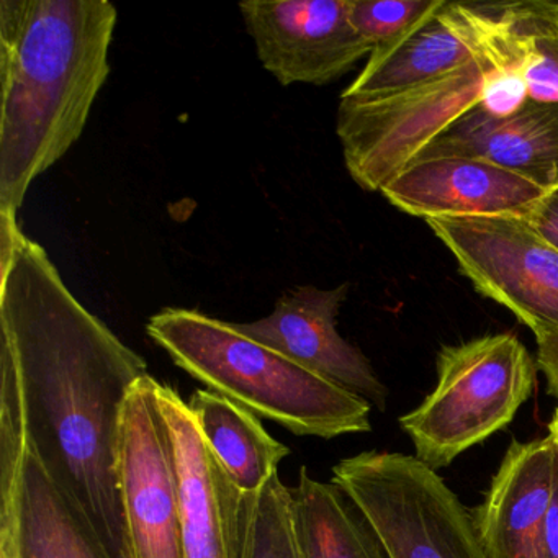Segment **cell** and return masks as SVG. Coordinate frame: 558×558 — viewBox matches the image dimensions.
I'll list each match as a JSON object with an SVG mask.
<instances>
[{"label": "cell", "mask_w": 558, "mask_h": 558, "mask_svg": "<svg viewBox=\"0 0 558 558\" xmlns=\"http://www.w3.org/2000/svg\"><path fill=\"white\" fill-rule=\"evenodd\" d=\"M0 374L17 385L27 442L113 558L126 555L117 457L145 359L71 293L17 214L0 210Z\"/></svg>", "instance_id": "1"}, {"label": "cell", "mask_w": 558, "mask_h": 558, "mask_svg": "<svg viewBox=\"0 0 558 558\" xmlns=\"http://www.w3.org/2000/svg\"><path fill=\"white\" fill-rule=\"evenodd\" d=\"M117 22L107 0L0 2V210L17 214L32 182L83 135Z\"/></svg>", "instance_id": "2"}, {"label": "cell", "mask_w": 558, "mask_h": 558, "mask_svg": "<svg viewBox=\"0 0 558 558\" xmlns=\"http://www.w3.org/2000/svg\"><path fill=\"white\" fill-rule=\"evenodd\" d=\"M178 367L257 417L295 436L335 439L372 429V404L354 391L197 310L166 308L146 325Z\"/></svg>", "instance_id": "3"}, {"label": "cell", "mask_w": 558, "mask_h": 558, "mask_svg": "<svg viewBox=\"0 0 558 558\" xmlns=\"http://www.w3.org/2000/svg\"><path fill=\"white\" fill-rule=\"evenodd\" d=\"M537 368L527 348L509 332L444 345L433 393L400 417L414 457L429 469H444L505 429L534 391Z\"/></svg>", "instance_id": "4"}, {"label": "cell", "mask_w": 558, "mask_h": 558, "mask_svg": "<svg viewBox=\"0 0 558 558\" xmlns=\"http://www.w3.org/2000/svg\"><path fill=\"white\" fill-rule=\"evenodd\" d=\"M509 54L501 28L488 53L450 76L380 99H341L336 132L352 181L364 191L381 192L440 133L478 106L486 76Z\"/></svg>", "instance_id": "5"}, {"label": "cell", "mask_w": 558, "mask_h": 558, "mask_svg": "<svg viewBox=\"0 0 558 558\" xmlns=\"http://www.w3.org/2000/svg\"><path fill=\"white\" fill-rule=\"evenodd\" d=\"M390 558H488L472 511L416 457L368 450L332 466Z\"/></svg>", "instance_id": "6"}, {"label": "cell", "mask_w": 558, "mask_h": 558, "mask_svg": "<svg viewBox=\"0 0 558 558\" xmlns=\"http://www.w3.org/2000/svg\"><path fill=\"white\" fill-rule=\"evenodd\" d=\"M476 292L508 308L535 339L558 332V250L521 217L426 218Z\"/></svg>", "instance_id": "7"}, {"label": "cell", "mask_w": 558, "mask_h": 558, "mask_svg": "<svg viewBox=\"0 0 558 558\" xmlns=\"http://www.w3.org/2000/svg\"><path fill=\"white\" fill-rule=\"evenodd\" d=\"M158 380L133 385L120 423L119 475L129 558H184L174 447L156 397Z\"/></svg>", "instance_id": "8"}, {"label": "cell", "mask_w": 558, "mask_h": 558, "mask_svg": "<svg viewBox=\"0 0 558 558\" xmlns=\"http://www.w3.org/2000/svg\"><path fill=\"white\" fill-rule=\"evenodd\" d=\"M257 58L282 86H325L345 76L372 50L351 21V0L241 2Z\"/></svg>", "instance_id": "9"}, {"label": "cell", "mask_w": 558, "mask_h": 558, "mask_svg": "<svg viewBox=\"0 0 558 558\" xmlns=\"http://www.w3.org/2000/svg\"><path fill=\"white\" fill-rule=\"evenodd\" d=\"M499 32L496 4L444 0L410 37L374 51L341 99H380L442 80L488 53Z\"/></svg>", "instance_id": "10"}, {"label": "cell", "mask_w": 558, "mask_h": 558, "mask_svg": "<svg viewBox=\"0 0 558 558\" xmlns=\"http://www.w3.org/2000/svg\"><path fill=\"white\" fill-rule=\"evenodd\" d=\"M349 283L335 289L296 287L266 318L234 323L243 335L282 352L303 367L354 391L384 411L388 390L368 359L338 331V316Z\"/></svg>", "instance_id": "11"}, {"label": "cell", "mask_w": 558, "mask_h": 558, "mask_svg": "<svg viewBox=\"0 0 558 558\" xmlns=\"http://www.w3.org/2000/svg\"><path fill=\"white\" fill-rule=\"evenodd\" d=\"M156 397L174 447L184 558H236L244 493L211 452L187 401L159 380Z\"/></svg>", "instance_id": "12"}, {"label": "cell", "mask_w": 558, "mask_h": 558, "mask_svg": "<svg viewBox=\"0 0 558 558\" xmlns=\"http://www.w3.org/2000/svg\"><path fill=\"white\" fill-rule=\"evenodd\" d=\"M547 192L483 159H420L391 179L381 195L411 217H521Z\"/></svg>", "instance_id": "13"}, {"label": "cell", "mask_w": 558, "mask_h": 558, "mask_svg": "<svg viewBox=\"0 0 558 558\" xmlns=\"http://www.w3.org/2000/svg\"><path fill=\"white\" fill-rule=\"evenodd\" d=\"M557 472L558 442L550 434L509 446L485 499L472 511L486 557L537 558Z\"/></svg>", "instance_id": "14"}, {"label": "cell", "mask_w": 558, "mask_h": 558, "mask_svg": "<svg viewBox=\"0 0 558 558\" xmlns=\"http://www.w3.org/2000/svg\"><path fill=\"white\" fill-rule=\"evenodd\" d=\"M0 558H113L28 442L14 486L0 493Z\"/></svg>", "instance_id": "15"}, {"label": "cell", "mask_w": 558, "mask_h": 558, "mask_svg": "<svg viewBox=\"0 0 558 558\" xmlns=\"http://www.w3.org/2000/svg\"><path fill=\"white\" fill-rule=\"evenodd\" d=\"M483 159L534 182L545 192L558 187V104L529 99L512 116L496 117L473 107L440 133L414 161Z\"/></svg>", "instance_id": "16"}, {"label": "cell", "mask_w": 558, "mask_h": 558, "mask_svg": "<svg viewBox=\"0 0 558 558\" xmlns=\"http://www.w3.org/2000/svg\"><path fill=\"white\" fill-rule=\"evenodd\" d=\"M211 452L243 493H259L279 475L290 449L274 439L256 414L211 390H197L187 401Z\"/></svg>", "instance_id": "17"}, {"label": "cell", "mask_w": 558, "mask_h": 558, "mask_svg": "<svg viewBox=\"0 0 558 558\" xmlns=\"http://www.w3.org/2000/svg\"><path fill=\"white\" fill-rule=\"evenodd\" d=\"M293 498L305 558H390L364 512L336 483L319 482L300 466Z\"/></svg>", "instance_id": "18"}, {"label": "cell", "mask_w": 558, "mask_h": 558, "mask_svg": "<svg viewBox=\"0 0 558 558\" xmlns=\"http://www.w3.org/2000/svg\"><path fill=\"white\" fill-rule=\"evenodd\" d=\"M496 8L527 84L529 99L558 104V4L521 0L498 2Z\"/></svg>", "instance_id": "19"}, {"label": "cell", "mask_w": 558, "mask_h": 558, "mask_svg": "<svg viewBox=\"0 0 558 558\" xmlns=\"http://www.w3.org/2000/svg\"><path fill=\"white\" fill-rule=\"evenodd\" d=\"M236 558H305L293 488L279 475L259 493H244Z\"/></svg>", "instance_id": "20"}, {"label": "cell", "mask_w": 558, "mask_h": 558, "mask_svg": "<svg viewBox=\"0 0 558 558\" xmlns=\"http://www.w3.org/2000/svg\"><path fill=\"white\" fill-rule=\"evenodd\" d=\"M442 4L444 0H351V21L374 53L410 37Z\"/></svg>", "instance_id": "21"}, {"label": "cell", "mask_w": 558, "mask_h": 558, "mask_svg": "<svg viewBox=\"0 0 558 558\" xmlns=\"http://www.w3.org/2000/svg\"><path fill=\"white\" fill-rule=\"evenodd\" d=\"M527 100V84L511 51L508 60L502 61L486 76L478 106L492 116L506 117L521 110Z\"/></svg>", "instance_id": "22"}, {"label": "cell", "mask_w": 558, "mask_h": 558, "mask_svg": "<svg viewBox=\"0 0 558 558\" xmlns=\"http://www.w3.org/2000/svg\"><path fill=\"white\" fill-rule=\"evenodd\" d=\"M524 220L558 250V187L547 192Z\"/></svg>", "instance_id": "23"}, {"label": "cell", "mask_w": 558, "mask_h": 558, "mask_svg": "<svg viewBox=\"0 0 558 558\" xmlns=\"http://www.w3.org/2000/svg\"><path fill=\"white\" fill-rule=\"evenodd\" d=\"M537 367L547 378V390L558 400V332L537 339Z\"/></svg>", "instance_id": "24"}, {"label": "cell", "mask_w": 558, "mask_h": 558, "mask_svg": "<svg viewBox=\"0 0 558 558\" xmlns=\"http://www.w3.org/2000/svg\"><path fill=\"white\" fill-rule=\"evenodd\" d=\"M537 558H558V472L554 499L538 541Z\"/></svg>", "instance_id": "25"}, {"label": "cell", "mask_w": 558, "mask_h": 558, "mask_svg": "<svg viewBox=\"0 0 558 558\" xmlns=\"http://www.w3.org/2000/svg\"><path fill=\"white\" fill-rule=\"evenodd\" d=\"M548 434L558 442V407L557 410H555L554 417H551L550 423H548Z\"/></svg>", "instance_id": "26"}]
</instances>
